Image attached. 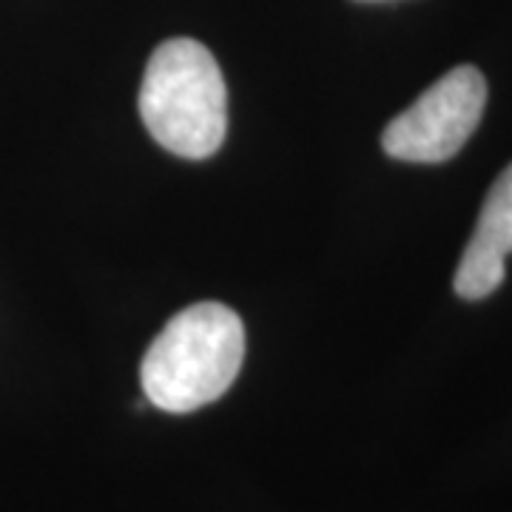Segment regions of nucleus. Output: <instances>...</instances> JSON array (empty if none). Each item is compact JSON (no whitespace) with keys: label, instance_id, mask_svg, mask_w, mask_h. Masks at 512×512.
Masks as SVG:
<instances>
[{"label":"nucleus","instance_id":"obj_2","mask_svg":"<svg viewBox=\"0 0 512 512\" xmlns=\"http://www.w3.org/2000/svg\"><path fill=\"white\" fill-rule=\"evenodd\" d=\"M140 117L148 134L177 157L217 154L228 131V92L214 55L191 37L157 46L140 86Z\"/></svg>","mask_w":512,"mask_h":512},{"label":"nucleus","instance_id":"obj_3","mask_svg":"<svg viewBox=\"0 0 512 512\" xmlns=\"http://www.w3.org/2000/svg\"><path fill=\"white\" fill-rule=\"evenodd\" d=\"M487 80L476 66H458L439 77L419 100L393 117L382 134L387 157L436 165L456 157L484 117Z\"/></svg>","mask_w":512,"mask_h":512},{"label":"nucleus","instance_id":"obj_1","mask_svg":"<svg viewBox=\"0 0 512 512\" xmlns=\"http://www.w3.org/2000/svg\"><path fill=\"white\" fill-rule=\"evenodd\" d=\"M242 359L245 328L237 313L220 302L191 305L160 330L143 356V393L165 413L200 410L237 382Z\"/></svg>","mask_w":512,"mask_h":512},{"label":"nucleus","instance_id":"obj_4","mask_svg":"<svg viewBox=\"0 0 512 512\" xmlns=\"http://www.w3.org/2000/svg\"><path fill=\"white\" fill-rule=\"evenodd\" d=\"M512 254V163L498 174L481 205L470 245L458 262L453 288L461 299L478 302L501 288Z\"/></svg>","mask_w":512,"mask_h":512}]
</instances>
